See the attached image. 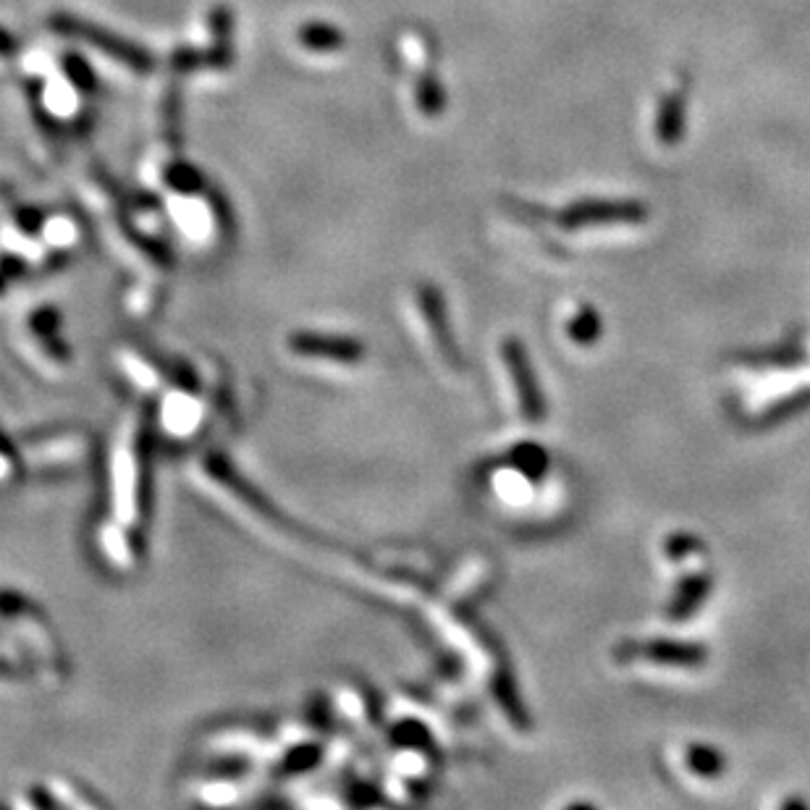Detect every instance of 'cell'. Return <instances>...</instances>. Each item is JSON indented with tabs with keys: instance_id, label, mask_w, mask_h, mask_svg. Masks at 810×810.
<instances>
[{
	"instance_id": "obj_1",
	"label": "cell",
	"mask_w": 810,
	"mask_h": 810,
	"mask_svg": "<svg viewBox=\"0 0 810 810\" xmlns=\"http://www.w3.org/2000/svg\"><path fill=\"white\" fill-rule=\"evenodd\" d=\"M195 477L199 486L216 498L220 507H226L234 517L247 522L249 530L260 532V536L279 538L281 543L300 546L296 543L300 536H296L294 525L283 522L281 515H276L273 507H268V504L260 498V494L247 488L237 477V473H234L228 465H224L220 460H216V456H205L195 469Z\"/></svg>"
},
{
	"instance_id": "obj_2",
	"label": "cell",
	"mask_w": 810,
	"mask_h": 810,
	"mask_svg": "<svg viewBox=\"0 0 810 810\" xmlns=\"http://www.w3.org/2000/svg\"><path fill=\"white\" fill-rule=\"evenodd\" d=\"M110 498H114L110 522L140 530L144 498H148V452H144L140 422H129L116 439L114 462H110Z\"/></svg>"
},
{
	"instance_id": "obj_3",
	"label": "cell",
	"mask_w": 810,
	"mask_h": 810,
	"mask_svg": "<svg viewBox=\"0 0 810 810\" xmlns=\"http://www.w3.org/2000/svg\"><path fill=\"white\" fill-rule=\"evenodd\" d=\"M287 357L304 368H323L325 372H352L365 359V346L344 336L292 334L283 342Z\"/></svg>"
},
{
	"instance_id": "obj_4",
	"label": "cell",
	"mask_w": 810,
	"mask_h": 810,
	"mask_svg": "<svg viewBox=\"0 0 810 810\" xmlns=\"http://www.w3.org/2000/svg\"><path fill=\"white\" fill-rule=\"evenodd\" d=\"M24 349L30 352V359L43 372H55L61 376L68 368V349L58 338V313L55 310H34L24 321Z\"/></svg>"
},
{
	"instance_id": "obj_5",
	"label": "cell",
	"mask_w": 810,
	"mask_h": 810,
	"mask_svg": "<svg viewBox=\"0 0 810 810\" xmlns=\"http://www.w3.org/2000/svg\"><path fill=\"white\" fill-rule=\"evenodd\" d=\"M210 414V401L203 397L197 386H176V389H163L161 399V420L163 431L173 439H192L205 425Z\"/></svg>"
},
{
	"instance_id": "obj_6",
	"label": "cell",
	"mask_w": 810,
	"mask_h": 810,
	"mask_svg": "<svg viewBox=\"0 0 810 810\" xmlns=\"http://www.w3.org/2000/svg\"><path fill=\"white\" fill-rule=\"evenodd\" d=\"M648 207L638 199H580L559 216L562 228L606 226V224H640Z\"/></svg>"
},
{
	"instance_id": "obj_7",
	"label": "cell",
	"mask_w": 810,
	"mask_h": 810,
	"mask_svg": "<svg viewBox=\"0 0 810 810\" xmlns=\"http://www.w3.org/2000/svg\"><path fill=\"white\" fill-rule=\"evenodd\" d=\"M501 355L504 363H507L511 384H515L517 397H519V407H522L525 420L530 422H540L546 418V399L543 393L538 389V378L532 372L530 357L525 352V344L517 342V338H507L501 346Z\"/></svg>"
},
{
	"instance_id": "obj_8",
	"label": "cell",
	"mask_w": 810,
	"mask_h": 810,
	"mask_svg": "<svg viewBox=\"0 0 810 810\" xmlns=\"http://www.w3.org/2000/svg\"><path fill=\"white\" fill-rule=\"evenodd\" d=\"M87 435L53 433L45 439H32L24 446V460L40 469H64L85 462Z\"/></svg>"
},
{
	"instance_id": "obj_9",
	"label": "cell",
	"mask_w": 810,
	"mask_h": 810,
	"mask_svg": "<svg viewBox=\"0 0 810 810\" xmlns=\"http://www.w3.org/2000/svg\"><path fill=\"white\" fill-rule=\"evenodd\" d=\"M414 310H418L422 323L428 325V338L435 346L443 363L449 368H456L460 365V357H456V346L452 338V331H449V321H446V310H443V300L441 294L435 292L433 287L422 283V287L414 292Z\"/></svg>"
},
{
	"instance_id": "obj_10",
	"label": "cell",
	"mask_w": 810,
	"mask_h": 810,
	"mask_svg": "<svg viewBox=\"0 0 810 810\" xmlns=\"http://www.w3.org/2000/svg\"><path fill=\"white\" fill-rule=\"evenodd\" d=\"M684 110H688V76H682L680 87L663 95L659 114H656V137L663 148H674L682 140Z\"/></svg>"
},
{
	"instance_id": "obj_11",
	"label": "cell",
	"mask_w": 810,
	"mask_h": 810,
	"mask_svg": "<svg viewBox=\"0 0 810 810\" xmlns=\"http://www.w3.org/2000/svg\"><path fill=\"white\" fill-rule=\"evenodd\" d=\"M642 654L650 661L663 663V667H701L709 659V650L698 642H682V640H650L642 646Z\"/></svg>"
},
{
	"instance_id": "obj_12",
	"label": "cell",
	"mask_w": 810,
	"mask_h": 810,
	"mask_svg": "<svg viewBox=\"0 0 810 810\" xmlns=\"http://www.w3.org/2000/svg\"><path fill=\"white\" fill-rule=\"evenodd\" d=\"M711 585H713L711 577L703 572L684 577L680 587L674 591V598H671V606H669L671 619L682 622V619H688V616L695 614L698 608H701L705 595H709Z\"/></svg>"
},
{
	"instance_id": "obj_13",
	"label": "cell",
	"mask_w": 810,
	"mask_h": 810,
	"mask_svg": "<svg viewBox=\"0 0 810 810\" xmlns=\"http://www.w3.org/2000/svg\"><path fill=\"white\" fill-rule=\"evenodd\" d=\"M121 372L127 376L131 384L140 386L144 391H155L163 389V372L158 368L155 363H150L148 357L137 355V352H121Z\"/></svg>"
},
{
	"instance_id": "obj_14",
	"label": "cell",
	"mask_w": 810,
	"mask_h": 810,
	"mask_svg": "<svg viewBox=\"0 0 810 810\" xmlns=\"http://www.w3.org/2000/svg\"><path fill=\"white\" fill-rule=\"evenodd\" d=\"M511 465L519 475H525L528 480H540L546 475V467H549V456H546V449H540L538 443H522L511 452Z\"/></svg>"
},
{
	"instance_id": "obj_15",
	"label": "cell",
	"mask_w": 810,
	"mask_h": 810,
	"mask_svg": "<svg viewBox=\"0 0 810 810\" xmlns=\"http://www.w3.org/2000/svg\"><path fill=\"white\" fill-rule=\"evenodd\" d=\"M688 766L692 774L705 779H716L722 777L724 771V756L716 750V747L709 745H690L688 747Z\"/></svg>"
},
{
	"instance_id": "obj_16",
	"label": "cell",
	"mask_w": 810,
	"mask_h": 810,
	"mask_svg": "<svg viewBox=\"0 0 810 810\" xmlns=\"http://www.w3.org/2000/svg\"><path fill=\"white\" fill-rule=\"evenodd\" d=\"M570 336L577 344H591L601 336V317L593 307H583L570 321Z\"/></svg>"
},
{
	"instance_id": "obj_17",
	"label": "cell",
	"mask_w": 810,
	"mask_h": 810,
	"mask_svg": "<svg viewBox=\"0 0 810 810\" xmlns=\"http://www.w3.org/2000/svg\"><path fill=\"white\" fill-rule=\"evenodd\" d=\"M19 454H13V449L0 439V488L9 486V483L17 480L19 475Z\"/></svg>"
},
{
	"instance_id": "obj_18",
	"label": "cell",
	"mask_w": 810,
	"mask_h": 810,
	"mask_svg": "<svg viewBox=\"0 0 810 810\" xmlns=\"http://www.w3.org/2000/svg\"><path fill=\"white\" fill-rule=\"evenodd\" d=\"M302 40L310 47H321V45L331 47V45H338V32L331 30V26L310 24V26H304V30H302Z\"/></svg>"
},
{
	"instance_id": "obj_19",
	"label": "cell",
	"mask_w": 810,
	"mask_h": 810,
	"mask_svg": "<svg viewBox=\"0 0 810 810\" xmlns=\"http://www.w3.org/2000/svg\"><path fill=\"white\" fill-rule=\"evenodd\" d=\"M698 549H701V543H698V538L695 536H684V532H682V536H671L667 540V553H669L671 559H677V562H682V559L688 557V553L698 551Z\"/></svg>"
},
{
	"instance_id": "obj_20",
	"label": "cell",
	"mask_w": 810,
	"mask_h": 810,
	"mask_svg": "<svg viewBox=\"0 0 810 810\" xmlns=\"http://www.w3.org/2000/svg\"><path fill=\"white\" fill-rule=\"evenodd\" d=\"M785 808H806V802H800V800H789V802H785Z\"/></svg>"
}]
</instances>
